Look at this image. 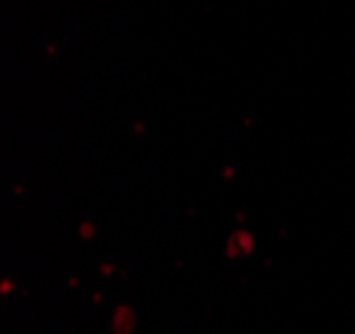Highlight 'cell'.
<instances>
[{"mask_svg": "<svg viewBox=\"0 0 355 334\" xmlns=\"http://www.w3.org/2000/svg\"><path fill=\"white\" fill-rule=\"evenodd\" d=\"M133 329V316L128 310H117V321H114V334H130Z\"/></svg>", "mask_w": 355, "mask_h": 334, "instance_id": "6da1fadb", "label": "cell"}]
</instances>
